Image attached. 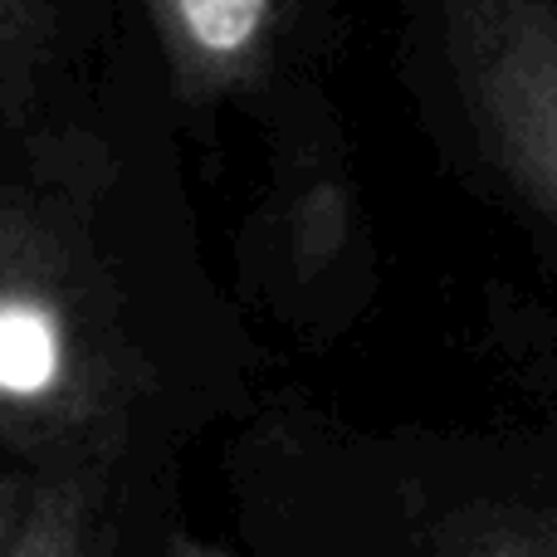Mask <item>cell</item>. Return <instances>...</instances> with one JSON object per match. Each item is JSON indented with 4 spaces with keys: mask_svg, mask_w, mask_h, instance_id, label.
<instances>
[{
    "mask_svg": "<svg viewBox=\"0 0 557 557\" xmlns=\"http://www.w3.org/2000/svg\"><path fill=\"white\" fill-rule=\"evenodd\" d=\"M20 509H25V474L0 470V557H10V543H15V529H20Z\"/></svg>",
    "mask_w": 557,
    "mask_h": 557,
    "instance_id": "7",
    "label": "cell"
},
{
    "mask_svg": "<svg viewBox=\"0 0 557 557\" xmlns=\"http://www.w3.org/2000/svg\"><path fill=\"white\" fill-rule=\"evenodd\" d=\"M143 396V347L98 250L0 176V450L113 470Z\"/></svg>",
    "mask_w": 557,
    "mask_h": 557,
    "instance_id": "1",
    "label": "cell"
},
{
    "mask_svg": "<svg viewBox=\"0 0 557 557\" xmlns=\"http://www.w3.org/2000/svg\"><path fill=\"white\" fill-rule=\"evenodd\" d=\"M59 49V0H0V113L29 117L54 78Z\"/></svg>",
    "mask_w": 557,
    "mask_h": 557,
    "instance_id": "6",
    "label": "cell"
},
{
    "mask_svg": "<svg viewBox=\"0 0 557 557\" xmlns=\"http://www.w3.org/2000/svg\"><path fill=\"white\" fill-rule=\"evenodd\" d=\"M108 470L103 465H35L10 557H84L98 548Z\"/></svg>",
    "mask_w": 557,
    "mask_h": 557,
    "instance_id": "4",
    "label": "cell"
},
{
    "mask_svg": "<svg viewBox=\"0 0 557 557\" xmlns=\"http://www.w3.org/2000/svg\"><path fill=\"white\" fill-rule=\"evenodd\" d=\"M441 54L474 147L557 225V0H435Z\"/></svg>",
    "mask_w": 557,
    "mask_h": 557,
    "instance_id": "2",
    "label": "cell"
},
{
    "mask_svg": "<svg viewBox=\"0 0 557 557\" xmlns=\"http://www.w3.org/2000/svg\"><path fill=\"white\" fill-rule=\"evenodd\" d=\"M182 103L215 108L255 94L284 45L288 0H143Z\"/></svg>",
    "mask_w": 557,
    "mask_h": 557,
    "instance_id": "3",
    "label": "cell"
},
{
    "mask_svg": "<svg viewBox=\"0 0 557 557\" xmlns=\"http://www.w3.org/2000/svg\"><path fill=\"white\" fill-rule=\"evenodd\" d=\"M421 548L441 557H557V504L474 499L435 513Z\"/></svg>",
    "mask_w": 557,
    "mask_h": 557,
    "instance_id": "5",
    "label": "cell"
}]
</instances>
